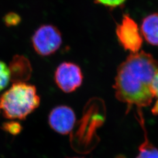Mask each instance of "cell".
<instances>
[{
    "mask_svg": "<svg viewBox=\"0 0 158 158\" xmlns=\"http://www.w3.org/2000/svg\"><path fill=\"white\" fill-rule=\"evenodd\" d=\"M158 62L144 51L131 53L118 68L114 89L119 102L138 108L148 107L155 96L152 85Z\"/></svg>",
    "mask_w": 158,
    "mask_h": 158,
    "instance_id": "obj_1",
    "label": "cell"
},
{
    "mask_svg": "<svg viewBox=\"0 0 158 158\" xmlns=\"http://www.w3.org/2000/svg\"><path fill=\"white\" fill-rule=\"evenodd\" d=\"M10 73L8 68L6 65V63L0 60V75Z\"/></svg>",
    "mask_w": 158,
    "mask_h": 158,
    "instance_id": "obj_15",
    "label": "cell"
},
{
    "mask_svg": "<svg viewBox=\"0 0 158 158\" xmlns=\"http://www.w3.org/2000/svg\"><path fill=\"white\" fill-rule=\"evenodd\" d=\"M40 101L35 85L16 83L1 96L0 108L6 118L25 119L38 108Z\"/></svg>",
    "mask_w": 158,
    "mask_h": 158,
    "instance_id": "obj_2",
    "label": "cell"
},
{
    "mask_svg": "<svg viewBox=\"0 0 158 158\" xmlns=\"http://www.w3.org/2000/svg\"><path fill=\"white\" fill-rule=\"evenodd\" d=\"M76 121V117L73 109L64 105L53 108L48 118L51 128L62 135H67L71 132Z\"/></svg>",
    "mask_w": 158,
    "mask_h": 158,
    "instance_id": "obj_6",
    "label": "cell"
},
{
    "mask_svg": "<svg viewBox=\"0 0 158 158\" xmlns=\"http://www.w3.org/2000/svg\"><path fill=\"white\" fill-rule=\"evenodd\" d=\"M115 158H127L124 155H117L116 157Z\"/></svg>",
    "mask_w": 158,
    "mask_h": 158,
    "instance_id": "obj_17",
    "label": "cell"
},
{
    "mask_svg": "<svg viewBox=\"0 0 158 158\" xmlns=\"http://www.w3.org/2000/svg\"><path fill=\"white\" fill-rule=\"evenodd\" d=\"M152 88L155 97H156L158 100V70L153 80Z\"/></svg>",
    "mask_w": 158,
    "mask_h": 158,
    "instance_id": "obj_14",
    "label": "cell"
},
{
    "mask_svg": "<svg viewBox=\"0 0 158 158\" xmlns=\"http://www.w3.org/2000/svg\"></svg>",
    "mask_w": 158,
    "mask_h": 158,
    "instance_id": "obj_18",
    "label": "cell"
},
{
    "mask_svg": "<svg viewBox=\"0 0 158 158\" xmlns=\"http://www.w3.org/2000/svg\"><path fill=\"white\" fill-rule=\"evenodd\" d=\"M100 4L104 6L115 7L123 4L126 0H96Z\"/></svg>",
    "mask_w": 158,
    "mask_h": 158,
    "instance_id": "obj_12",
    "label": "cell"
},
{
    "mask_svg": "<svg viewBox=\"0 0 158 158\" xmlns=\"http://www.w3.org/2000/svg\"><path fill=\"white\" fill-rule=\"evenodd\" d=\"M21 17L15 12H9L3 18L4 23L8 27L17 26L21 23Z\"/></svg>",
    "mask_w": 158,
    "mask_h": 158,
    "instance_id": "obj_11",
    "label": "cell"
},
{
    "mask_svg": "<svg viewBox=\"0 0 158 158\" xmlns=\"http://www.w3.org/2000/svg\"><path fill=\"white\" fill-rule=\"evenodd\" d=\"M1 129L12 135L15 136L20 134L23 130V127L17 121H8L2 124Z\"/></svg>",
    "mask_w": 158,
    "mask_h": 158,
    "instance_id": "obj_10",
    "label": "cell"
},
{
    "mask_svg": "<svg viewBox=\"0 0 158 158\" xmlns=\"http://www.w3.org/2000/svg\"><path fill=\"white\" fill-rule=\"evenodd\" d=\"M54 78L60 90L66 93H70L81 86L83 75L79 65L74 63L64 62L57 68Z\"/></svg>",
    "mask_w": 158,
    "mask_h": 158,
    "instance_id": "obj_4",
    "label": "cell"
},
{
    "mask_svg": "<svg viewBox=\"0 0 158 158\" xmlns=\"http://www.w3.org/2000/svg\"><path fill=\"white\" fill-rule=\"evenodd\" d=\"M10 81V73L0 76V91L6 88L8 85Z\"/></svg>",
    "mask_w": 158,
    "mask_h": 158,
    "instance_id": "obj_13",
    "label": "cell"
},
{
    "mask_svg": "<svg viewBox=\"0 0 158 158\" xmlns=\"http://www.w3.org/2000/svg\"><path fill=\"white\" fill-rule=\"evenodd\" d=\"M10 80L13 83H25L31 79L32 68L28 59L23 55L13 57L8 67Z\"/></svg>",
    "mask_w": 158,
    "mask_h": 158,
    "instance_id": "obj_7",
    "label": "cell"
},
{
    "mask_svg": "<svg viewBox=\"0 0 158 158\" xmlns=\"http://www.w3.org/2000/svg\"><path fill=\"white\" fill-rule=\"evenodd\" d=\"M32 43L35 51L40 56H50L60 48L62 43V35L55 26L44 25L35 32Z\"/></svg>",
    "mask_w": 158,
    "mask_h": 158,
    "instance_id": "obj_3",
    "label": "cell"
},
{
    "mask_svg": "<svg viewBox=\"0 0 158 158\" xmlns=\"http://www.w3.org/2000/svg\"><path fill=\"white\" fill-rule=\"evenodd\" d=\"M152 113L154 115H158V100H157L154 106L153 107L152 109Z\"/></svg>",
    "mask_w": 158,
    "mask_h": 158,
    "instance_id": "obj_16",
    "label": "cell"
},
{
    "mask_svg": "<svg viewBox=\"0 0 158 158\" xmlns=\"http://www.w3.org/2000/svg\"><path fill=\"white\" fill-rule=\"evenodd\" d=\"M138 121L144 132V141L139 147V153L136 158H158V149L149 141L147 132L145 120L141 109H138Z\"/></svg>",
    "mask_w": 158,
    "mask_h": 158,
    "instance_id": "obj_9",
    "label": "cell"
},
{
    "mask_svg": "<svg viewBox=\"0 0 158 158\" xmlns=\"http://www.w3.org/2000/svg\"><path fill=\"white\" fill-rule=\"evenodd\" d=\"M119 44L127 51L136 53L140 50L143 39L137 23L128 15H125L116 29Z\"/></svg>",
    "mask_w": 158,
    "mask_h": 158,
    "instance_id": "obj_5",
    "label": "cell"
},
{
    "mask_svg": "<svg viewBox=\"0 0 158 158\" xmlns=\"http://www.w3.org/2000/svg\"><path fill=\"white\" fill-rule=\"evenodd\" d=\"M141 31L148 43L158 46V13L149 15L143 19Z\"/></svg>",
    "mask_w": 158,
    "mask_h": 158,
    "instance_id": "obj_8",
    "label": "cell"
}]
</instances>
